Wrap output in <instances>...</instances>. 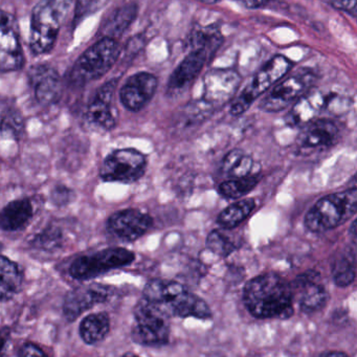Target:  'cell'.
Masks as SVG:
<instances>
[{"label": "cell", "mask_w": 357, "mask_h": 357, "mask_svg": "<svg viewBox=\"0 0 357 357\" xmlns=\"http://www.w3.org/2000/svg\"><path fill=\"white\" fill-rule=\"evenodd\" d=\"M292 298L291 286L275 273L258 275L244 287V304L258 319H289L294 312Z\"/></svg>", "instance_id": "1"}, {"label": "cell", "mask_w": 357, "mask_h": 357, "mask_svg": "<svg viewBox=\"0 0 357 357\" xmlns=\"http://www.w3.org/2000/svg\"><path fill=\"white\" fill-rule=\"evenodd\" d=\"M76 0H41L31 18L30 47L34 55L49 53Z\"/></svg>", "instance_id": "2"}, {"label": "cell", "mask_w": 357, "mask_h": 357, "mask_svg": "<svg viewBox=\"0 0 357 357\" xmlns=\"http://www.w3.org/2000/svg\"><path fill=\"white\" fill-rule=\"evenodd\" d=\"M356 188L321 197L305 217V225L313 233H323L344 225L356 213Z\"/></svg>", "instance_id": "3"}, {"label": "cell", "mask_w": 357, "mask_h": 357, "mask_svg": "<svg viewBox=\"0 0 357 357\" xmlns=\"http://www.w3.org/2000/svg\"><path fill=\"white\" fill-rule=\"evenodd\" d=\"M120 56L118 41L103 37L91 45L77 60L70 72V82L74 85H85L107 74Z\"/></svg>", "instance_id": "4"}, {"label": "cell", "mask_w": 357, "mask_h": 357, "mask_svg": "<svg viewBox=\"0 0 357 357\" xmlns=\"http://www.w3.org/2000/svg\"><path fill=\"white\" fill-rule=\"evenodd\" d=\"M350 99L342 97L340 93H324L311 87L294 102L291 110L286 116V123L289 126L302 127L315 120L324 112L340 116L350 108Z\"/></svg>", "instance_id": "5"}, {"label": "cell", "mask_w": 357, "mask_h": 357, "mask_svg": "<svg viewBox=\"0 0 357 357\" xmlns=\"http://www.w3.org/2000/svg\"><path fill=\"white\" fill-rule=\"evenodd\" d=\"M158 305L145 298L139 301L135 308V325L132 328L133 340L144 346H160L168 342L170 321Z\"/></svg>", "instance_id": "6"}, {"label": "cell", "mask_w": 357, "mask_h": 357, "mask_svg": "<svg viewBox=\"0 0 357 357\" xmlns=\"http://www.w3.org/2000/svg\"><path fill=\"white\" fill-rule=\"evenodd\" d=\"M291 68L292 62L285 56L277 55L271 58L255 75L250 84L242 91L241 95L234 100L229 110L231 114L235 116L243 114L256 101L257 98L281 81Z\"/></svg>", "instance_id": "7"}, {"label": "cell", "mask_w": 357, "mask_h": 357, "mask_svg": "<svg viewBox=\"0 0 357 357\" xmlns=\"http://www.w3.org/2000/svg\"><path fill=\"white\" fill-rule=\"evenodd\" d=\"M135 260V255L126 248H108L75 259L68 273L77 281H89L108 271L128 266Z\"/></svg>", "instance_id": "8"}, {"label": "cell", "mask_w": 357, "mask_h": 357, "mask_svg": "<svg viewBox=\"0 0 357 357\" xmlns=\"http://www.w3.org/2000/svg\"><path fill=\"white\" fill-rule=\"evenodd\" d=\"M145 154L132 148L114 150L102 162L100 177L105 183H132L147 170Z\"/></svg>", "instance_id": "9"}, {"label": "cell", "mask_w": 357, "mask_h": 357, "mask_svg": "<svg viewBox=\"0 0 357 357\" xmlns=\"http://www.w3.org/2000/svg\"><path fill=\"white\" fill-rule=\"evenodd\" d=\"M317 80L314 73L301 70L291 76L284 77L281 82L273 85L265 97L261 100V110L266 112H279L289 107L298 98L309 91Z\"/></svg>", "instance_id": "10"}, {"label": "cell", "mask_w": 357, "mask_h": 357, "mask_svg": "<svg viewBox=\"0 0 357 357\" xmlns=\"http://www.w3.org/2000/svg\"><path fill=\"white\" fill-rule=\"evenodd\" d=\"M114 292V287L103 284L91 283L79 286L68 292L64 298V317L72 323L96 305L112 300Z\"/></svg>", "instance_id": "11"}, {"label": "cell", "mask_w": 357, "mask_h": 357, "mask_svg": "<svg viewBox=\"0 0 357 357\" xmlns=\"http://www.w3.org/2000/svg\"><path fill=\"white\" fill-rule=\"evenodd\" d=\"M24 64L17 22L12 14L0 10V72H15Z\"/></svg>", "instance_id": "12"}, {"label": "cell", "mask_w": 357, "mask_h": 357, "mask_svg": "<svg viewBox=\"0 0 357 357\" xmlns=\"http://www.w3.org/2000/svg\"><path fill=\"white\" fill-rule=\"evenodd\" d=\"M241 77L233 68L210 70L204 78V100L211 107H220L235 97Z\"/></svg>", "instance_id": "13"}, {"label": "cell", "mask_w": 357, "mask_h": 357, "mask_svg": "<svg viewBox=\"0 0 357 357\" xmlns=\"http://www.w3.org/2000/svg\"><path fill=\"white\" fill-rule=\"evenodd\" d=\"M153 225L151 217L137 208L119 211L108 218L106 229L123 242H133L143 237Z\"/></svg>", "instance_id": "14"}, {"label": "cell", "mask_w": 357, "mask_h": 357, "mask_svg": "<svg viewBox=\"0 0 357 357\" xmlns=\"http://www.w3.org/2000/svg\"><path fill=\"white\" fill-rule=\"evenodd\" d=\"M338 135L340 130L335 123L328 119H317L302 126L296 145L304 153L321 151L332 147L337 141Z\"/></svg>", "instance_id": "15"}, {"label": "cell", "mask_w": 357, "mask_h": 357, "mask_svg": "<svg viewBox=\"0 0 357 357\" xmlns=\"http://www.w3.org/2000/svg\"><path fill=\"white\" fill-rule=\"evenodd\" d=\"M215 54L216 52L208 47L192 49L191 53L183 58V61L171 75L168 82L169 93L174 95L187 89L202 73Z\"/></svg>", "instance_id": "16"}, {"label": "cell", "mask_w": 357, "mask_h": 357, "mask_svg": "<svg viewBox=\"0 0 357 357\" xmlns=\"http://www.w3.org/2000/svg\"><path fill=\"white\" fill-rule=\"evenodd\" d=\"M158 84V78L150 73L132 75L121 89V103L130 112H139L151 101Z\"/></svg>", "instance_id": "17"}, {"label": "cell", "mask_w": 357, "mask_h": 357, "mask_svg": "<svg viewBox=\"0 0 357 357\" xmlns=\"http://www.w3.org/2000/svg\"><path fill=\"white\" fill-rule=\"evenodd\" d=\"M116 84V79L105 83L87 106L85 119L93 127L109 131L116 126V116L112 107Z\"/></svg>", "instance_id": "18"}, {"label": "cell", "mask_w": 357, "mask_h": 357, "mask_svg": "<svg viewBox=\"0 0 357 357\" xmlns=\"http://www.w3.org/2000/svg\"><path fill=\"white\" fill-rule=\"evenodd\" d=\"M29 77L35 98L41 105H51L59 100L61 79L55 68L45 64L33 66Z\"/></svg>", "instance_id": "19"}, {"label": "cell", "mask_w": 357, "mask_h": 357, "mask_svg": "<svg viewBox=\"0 0 357 357\" xmlns=\"http://www.w3.org/2000/svg\"><path fill=\"white\" fill-rule=\"evenodd\" d=\"M294 289L301 291V310L306 314L317 312L327 303L328 294L319 283V275L317 271H309L298 275L294 282Z\"/></svg>", "instance_id": "20"}, {"label": "cell", "mask_w": 357, "mask_h": 357, "mask_svg": "<svg viewBox=\"0 0 357 357\" xmlns=\"http://www.w3.org/2000/svg\"><path fill=\"white\" fill-rule=\"evenodd\" d=\"M158 306L169 317H194L197 319L212 317V311L208 305L199 296L191 294L187 289L179 292L165 304L158 305Z\"/></svg>", "instance_id": "21"}, {"label": "cell", "mask_w": 357, "mask_h": 357, "mask_svg": "<svg viewBox=\"0 0 357 357\" xmlns=\"http://www.w3.org/2000/svg\"><path fill=\"white\" fill-rule=\"evenodd\" d=\"M34 217V206L30 198H22L9 202L0 210V229L20 231L30 225Z\"/></svg>", "instance_id": "22"}, {"label": "cell", "mask_w": 357, "mask_h": 357, "mask_svg": "<svg viewBox=\"0 0 357 357\" xmlns=\"http://www.w3.org/2000/svg\"><path fill=\"white\" fill-rule=\"evenodd\" d=\"M24 275L17 263L0 255V302L12 300L22 289Z\"/></svg>", "instance_id": "23"}, {"label": "cell", "mask_w": 357, "mask_h": 357, "mask_svg": "<svg viewBox=\"0 0 357 357\" xmlns=\"http://www.w3.org/2000/svg\"><path fill=\"white\" fill-rule=\"evenodd\" d=\"M110 331V319L107 312L87 315L79 326V334L86 344H96L105 340Z\"/></svg>", "instance_id": "24"}, {"label": "cell", "mask_w": 357, "mask_h": 357, "mask_svg": "<svg viewBox=\"0 0 357 357\" xmlns=\"http://www.w3.org/2000/svg\"><path fill=\"white\" fill-rule=\"evenodd\" d=\"M137 16V7L135 3H128L118 8L102 26L103 37L116 39V37L122 36L135 22Z\"/></svg>", "instance_id": "25"}, {"label": "cell", "mask_w": 357, "mask_h": 357, "mask_svg": "<svg viewBox=\"0 0 357 357\" xmlns=\"http://www.w3.org/2000/svg\"><path fill=\"white\" fill-rule=\"evenodd\" d=\"M355 263H356V257H355L354 248H349L340 252V256L336 257L335 260L332 263L331 271L334 283L338 287H347L354 281L355 273H356Z\"/></svg>", "instance_id": "26"}, {"label": "cell", "mask_w": 357, "mask_h": 357, "mask_svg": "<svg viewBox=\"0 0 357 357\" xmlns=\"http://www.w3.org/2000/svg\"><path fill=\"white\" fill-rule=\"evenodd\" d=\"M255 206H256V202L252 198L240 200L223 210L219 215L217 222L222 229H234L250 216Z\"/></svg>", "instance_id": "27"}, {"label": "cell", "mask_w": 357, "mask_h": 357, "mask_svg": "<svg viewBox=\"0 0 357 357\" xmlns=\"http://www.w3.org/2000/svg\"><path fill=\"white\" fill-rule=\"evenodd\" d=\"M254 167L252 156L240 149H234L227 154L222 162V172L231 178H240L250 175Z\"/></svg>", "instance_id": "28"}, {"label": "cell", "mask_w": 357, "mask_h": 357, "mask_svg": "<svg viewBox=\"0 0 357 357\" xmlns=\"http://www.w3.org/2000/svg\"><path fill=\"white\" fill-rule=\"evenodd\" d=\"M258 183V177L250 175L240 178H231L221 183L218 191L219 194L227 199H237L250 193Z\"/></svg>", "instance_id": "29"}, {"label": "cell", "mask_w": 357, "mask_h": 357, "mask_svg": "<svg viewBox=\"0 0 357 357\" xmlns=\"http://www.w3.org/2000/svg\"><path fill=\"white\" fill-rule=\"evenodd\" d=\"M63 233L56 225H49L40 233L35 235L30 241L31 246L43 252H52L59 250L63 244Z\"/></svg>", "instance_id": "30"}, {"label": "cell", "mask_w": 357, "mask_h": 357, "mask_svg": "<svg viewBox=\"0 0 357 357\" xmlns=\"http://www.w3.org/2000/svg\"><path fill=\"white\" fill-rule=\"evenodd\" d=\"M206 246L211 252L220 257H227L235 250L236 246L225 234L212 231L206 238Z\"/></svg>", "instance_id": "31"}, {"label": "cell", "mask_w": 357, "mask_h": 357, "mask_svg": "<svg viewBox=\"0 0 357 357\" xmlns=\"http://www.w3.org/2000/svg\"><path fill=\"white\" fill-rule=\"evenodd\" d=\"M109 0H76L75 8L74 24L78 26L85 18L97 13L103 9Z\"/></svg>", "instance_id": "32"}, {"label": "cell", "mask_w": 357, "mask_h": 357, "mask_svg": "<svg viewBox=\"0 0 357 357\" xmlns=\"http://www.w3.org/2000/svg\"><path fill=\"white\" fill-rule=\"evenodd\" d=\"M0 131L3 135L18 139L24 131V121L17 112H9L0 122Z\"/></svg>", "instance_id": "33"}, {"label": "cell", "mask_w": 357, "mask_h": 357, "mask_svg": "<svg viewBox=\"0 0 357 357\" xmlns=\"http://www.w3.org/2000/svg\"><path fill=\"white\" fill-rule=\"evenodd\" d=\"M75 192L63 185H57L51 192V202L57 206H66L74 200Z\"/></svg>", "instance_id": "34"}, {"label": "cell", "mask_w": 357, "mask_h": 357, "mask_svg": "<svg viewBox=\"0 0 357 357\" xmlns=\"http://www.w3.org/2000/svg\"><path fill=\"white\" fill-rule=\"evenodd\" d=\"M18 355L22 357L26 356H47V353L33 342H24L20 350H18Z\"/></svg>", "instance_id": "35"}, {"label": "cell", "mask_w": 357, "mask_h": 357, "mask_svg": "<svg viewBox=\"0 0 357 357\" xmlns=\"http://www.w3.org/2000/svg\"><path fill=\"white\" fill-rule=\"evenodd\" d=\"M327 1L340 11L353 14L356 11L357 0H327Z\"/></svg>", "instance_id": "36"}, {"label": "cell", "mask_w": 357, "mask_h": 357, "mask_svg": "<svg viewBox=\"0 0 357 357\" xmlns=\"http://www.w3.org/2000/svg\"><path fill=\"white\" fill-rule=\"evenodd\" d=\"M238 1L248 10L262 9L269 3V0H238Z\"/></svg>", "instance_id": "37"}, {"label": "cell", "mask_w": 357, "mask_h": 357, "mask_svg": "<svg viewBox=\"0 0 357 357\" xmlns=\"http://www.w3.org/2000/svg\"><path fill=\"white\" fill-rule=\"evenodd\" d=\"M11 336V330L7 326L0 327V355L3 354Z\"/></svg>", "instance_id": "38"}, {"label": "cell", "mask_w": 357, "mask_h": 357, "mask_svg": "<svg viewBox=\"0 0 357 357\" xmlns=\"http://www.w3.org/2000/svg\"><path fill=\"white\" fill-rule=\"evenodd\" d=\"M321 356H347L346 353L340 352V351H330V352L321 353Z\"/></svg>", "instance_id": "39"}, {"label": "cell", "mask_w": 357, "mask_h": 357, "mask_svg": "<svg viewBox=\"0 0 357 357\" xmlns=\"http://www.w3.org/2000/svg\"><path fill=\"white\" fill-rule=\"evenodd\" d=\"M356 220L353 221L352 225H351L350 231H349L353 237V241H355V239H356Z\"/></svg>", "instance_id": "40"}, {"label": "cell", "mask_w": 357, "mask_h": 357, "mask_svg": "<svg viewBox=\"0 0 357 357\" xmlns=\"http://www.w3.org/2000/svg\"><path fill=\"white\" fill-rule=\"evenodd\" d=\"M200 3H206V5H215L218 3L219 0H198Z\"/></svg>", "instance_id": "41"}, {"label": "cell", "mask_w": 357, "mask_h": 357, "mask_svg": "<svg viewBox=\"0 0 357 357\" xmlns=\"http://www.w3.org/2000/svg\"><path fill=\"white\" fill-rule=\"evenodd\" d=\"M3 244L0 242V252H3Z\"/></svg>", "instance_id": "42"}]
</instances>
